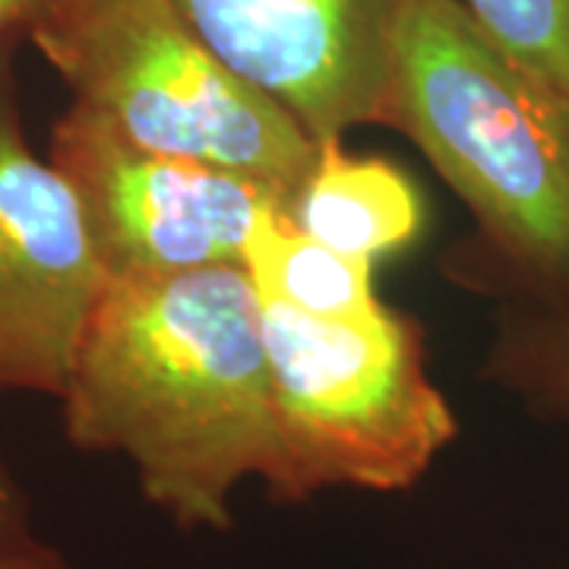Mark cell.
<instances>
[{
	"instance_id": "ba28073f",
	"label": "cell",
	"mask_w": 569,
	"mask_h": 569,
	"mask_svg": "<svg viewBox=\"0 0 569 569\" xmlns=\"http://www.w3.org/2000/svg\"><path fill=\"white\" fill-rule=\"evenodd\" d=\"M282 219L346 257L380 263L421 234L425 206L418 187L392 162L323 142L317 162L282 203Z\"/></svg>"
},
{
	"instance_id": "7a4b0ae2",
	"label": "cell",
	"mask_w": 569,
	"mask_h": 569,
	"mask_svg": "<svg viewBox=\"0 0 569 569\" xmlns=\"http://www.w3.org/2000/svg\"><path fill=\"white\" fill-rule=\"evenodd\" d=\"M425 152L522 279L569 298V96L459 0H408L383 121Z\"/></svg>"
},
{
	"instance_id": "52a82bcc",
	"label": "cell",
	"mask_w": 569,
	"mask_h": 569,
	"mask_svg": "<svg viewBox=\"0 0 569 569\" xmlns=\"http://www.w3.org/2000/svg\"><path fill=\"white\" fill-rule=\"evenodd\" d=\"M206 48L263 89L317 146L383 121L408 0H164Z\"/></svg>"
},
{
	"instance_id": "8fae6325",
	"label": "cell",
	"mask_w": 569,
	"mask_h": 569,
	"mask_svg": "<svg viewBox=\"0 0 569 569\" xmlns=\"http://www.w3.org/2000/svg\"><path fill=\"white\" fill-rule=\"evenodd\" d=\"M516 61L569 96V0H459Z\"/></svg>"
},
{
	"instance_id": "7c38bea8",
	"label": "cell",
	"mask_w": 569,
	"mask_h": 569,
	"mask_svg": "<svg viewBox=\"0 0 569 569\" xmlns=\"http://www.w3.org/2000/svg\"><path fill=\"white\" fill-rule=\"evenodd\" d=\"M29 535H32L29 500L0 452V541H17V538H29Z\"/></svg>"
},
{
	"instance_id": "6da1fadb",
	"label": "cell",
	"mask_w": 569,
	"mask_h": 569,
	"mask_svg": "<svg viewBox=\"0 0 569 569\" xmlns=\"http://www.w3.org/2000/svg\"><path fill=\"white\" fill-rule=\"evenodd\" d=\"M67 440L123 456L181 529H231V497L272 466L263 305L241 263L108 282L61 396Z\"/></svg>"
},
{
	"instance_id": "30bf717a",
	"label": "cell",
	"mask_w": 569,
	"mask_h": 569,
	"mask_svg": "<svg viewBox=\"0 0 569 569\" xmlns=\"http://www.w3.org/2000/svg\"><path fill=\"white\" fill-rule=\"evenodd\" d=\"M490 367L531 402L569 415V298L512 326Z\"/></svg>"
},
{
	"instance_id": "3957f363",
	"label": "cell",
	"mask_w": 569,
	"mask_h": 569,
	"mask_svg": "<svg viewBox=\"0 0 569 569\" xmlns=\"http://www.w3.org/2000/svg\"><path fill=\"white\" fill-rule=\"evenodd\" d=\"M26 39L77 108L137 149L234 171L288 200L320 146L164 0H51Z\"/></svg>"
},
{
	"instance_id": "5b68a950",
	"label": "cell",
	"mask_w": 569,
	"mask_h": 569,
	"mask_svg": "<svg viewBox=\"0 0 569 569\" xmlns=\"http://www.w3.org/2000/svg\"><path fill=\"white\" fill-rule=\"evenodd\" d=\"M51 162L80 197L108 282L244 266L260 222L282 212L266 183L137 149L77 104L54 123Z\"/></svg>"
},
{
	"instance_id": "9c48e42d",
	"label": "cell",
	"mask_w": 569,
	"mask_h": 569,
	"mask_svg": "<svg viewBox=\"0 0 569 569\" xmlns=\"http://www.w3.org/2000/svg\"><path fill=\"white\" fill-rule=\"evenodd\" d=\"M247 276L260 298L301 310L320 320H351L383 305L373 288V269L358 257H346L269 212L244 253Z\"/></svg>"
},
{
	"instance_id": "4fadbf2b",
	"label": "cell",
	"mask_w": 569,
	"mask_h": 569,
	"mask_svg": "<svg viewBox=\"0 0 569 569\" xmlns=\"http://www.w3.org/2000/svg\"><path fill=\"white\" fill-rule=\"evenodd\" d=\"M0 569H70V563L58 550L29 535L20 541H0Z\"/></svg>"
},
{
	"instance_id": "277c9868",
	"label": "cell",
	"mask_w": 569,
	"mask_h": 569,
	"mask_svg": "<svg viewBox=\"0 0 569 569\" xmlns=\"http://www.w3.org/2000/svg\"><path fill=\"white\" fill-rule=\"evenodd\" d=\"M272 373V466L266 490L298 503L332 488L406 490L456 440L418 323L380 305L320 320L266 301Z\"/></svg>"
},
{
	"instance_id": "5bb4252c",
	"label": "cell",
	"mask_w": 569,
	"mask_h": 569,
	"mask_svg": "<svg viewBox=\"0 0 569 569\" xmlns=\"http://www.w3.org/2000/svg\"><path fill=\"white\" fill-rule=\"evenodd\" d=\"M48 3L51 0H0V44L26 39Z\"/></svg>"
},
{
	"instance_id": "8992f818",
	"label": "cell",
	"mask_w": 569,
	"mask_h": 569,
	"mask_svg": "<svg viewBox=\"0 0 569 569\" xmlns=\"http://www.w3.org/2000/svg\"><path fill=\"white\" fill-rule=\"evenodd\" d=\"M0 44V392L63 396L108 272L73 183L32 149Z\"/></svg>"
}]
</instances>
